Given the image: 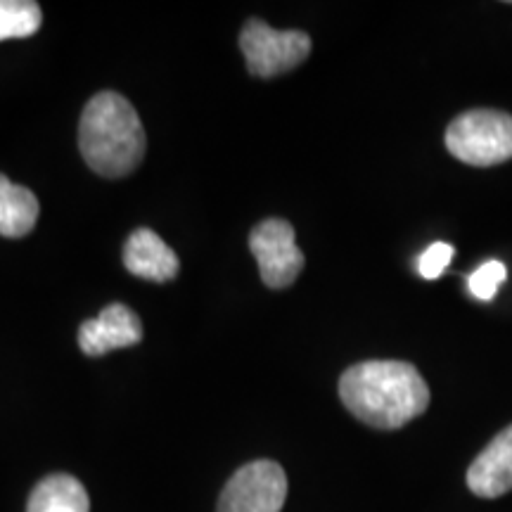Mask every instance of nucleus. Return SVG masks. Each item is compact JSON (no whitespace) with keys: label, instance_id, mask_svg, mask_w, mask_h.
Wrapping results in <instances>:
<instances>
[{"label":"nucleus","instance_id":"4468645a","mask_svg":"<svg viewBox=\"0 0 512 512\" xmlns=\"http://www.w3.org/2000/svg\"><path fill=\"white\" fill-rule=\"evenodd\" d=\"M453 254H456V249H453V245H448V242H434V245L427 247L418 259V271L422 278L425 280L441 278V273H444L448 264L453 261Z\"/></svg>","mask_w":512,"mask_h":512},{"label":"nucleus","instance_id":"9b49d317","mask_svg":"<svg viewBox=\"0 0 512 512\" xmlns=\"http://www.w3.org/2000/svg\"><path fill=\"white\" fill-rule=\"evenodd\" d=\"M36 219L38 200L34 192L0 174V235L24 238L34 230Z\"/></svg>","mask_w":512,"mask_h":512},{"label":"nucleus","instance_id":"20e7f679","mask_svg":"<svg viewBox=\"0 0 512 512\" xmlns=\"http://www.w3.org/2000/svg\"><path fill=\"white\" fill-rule=\"evenodd\" d=\"M240 48L249 74L268 79L299 67L311 53V36L304 31H278L261 19H249L240 34Z\"/></svg>","mask_w":512,"mask_h":512},{"label":"nucleus","instance_id":"f257e3e1","mask_svg":"<svg viewBox=\"0 0 512 512\" xmlns=\"http://www.w3.org/2000/svg\"><path fill=\"white\" fill-rule=\"evenodd\" d=\"M347 411L375 430H401L430 406V387L406 361L356 363L339 377Z\"/></svg>","mask_w":512,"mask_h":512},{"label":"nucleus","instance_id":"0eeeda50","mask_svg":"<svg viewBox=\"0 0 512 512\" xmlns=\"http://www.w3.org/2000/svg\"><path fill=\"white\" fill-rule=\"evenodd\" d=\"M143 339L140 318L126 304H110L98 318L79 328V347L86 356H105L107 351L136 347Z\"/></svg>","mask_w":512,"mask_h":512},{"label":"nucleus","instance_id":"ddd939ff","mask_svg":"<svg viewBox=\"0 0 512 512\" xmlns=\"http://www.w3.org/2000/svg\"><path fill=\"white\" fill-rule=\"evenodd\" d=\"M508 278V268L501 261H486L470 275V292L482 302H491L496 297L498 287Z\"/></svg>","mask_w":512,"mask_h":512},{"label":"nucleus","instance_id":"f03ea898","mask_svg":"<svg viewBox=\"0 0 512 512\" xmlns=\"http://www.w3.org/2000/svg\"><path fill=\"white\" fill-rule=\"evenodd\" d=\"M81 155L95 174L121 178L145 157V128L124 95L102 91L88 102L79 124Z\"/></svg>","mask_w":512,"mask_h":512},{"label":"nucleus","instance_id":"39448f33","mask_svg":"<svg viewBox=\"0 0 512 512\" xmlns=\"http://www.w3.org/2000/svg\"><path fill=\"white\" fill-rule=\"evenodd\" d=\"M287 498L285 470L273 460L242 465L221 491L216 512H280Z\"/></svg>","mask_w":512,"mask_h":512},{"label":"nucleus","instance_id":"1a4fd4ad","mask_svg":"<svg viewBox=\"0 0 512 512\" xmlns=\"http://www.w3.org/2000/svg\"><path fill=\"white\" fill-rule=\"evenodd\" d=\"M124 266L136 278L152 280V283L174 280L181 268L174 249L150 228L133 230L124 247Z\"/></svg>","mask_w":512,"mask_h":512},{"label":"nucleus","instance_id":"7ed1b4c3","mask_svg":"<svg viewBox=\"0 0 512 512\" xmlns=\"http://www.w3.org/2000/svg\"><path fill=\"white\" fill-rule=\"evenodd\" d=\"M446 147L458 162L496 166L512 159V114L470 110L446 128Z\"/></svg>","mask_w":512,"mask_h":512},{"label":"nucleus","instance_id":"f8f14e48","mask_svg":"<svg viewBox=\"0 0 512 512\" xmlns=\"http://www.w3.org/2000/svg\"><path fill=\"white\" fill-rule=\"evenodd\" d=\"M41 22V5L34 0H0V41L34 36Z\"/></svg>","mask_w":512,"mask_h":512},{"label":"nucleus","instance_id":"6e6552de","mask_svg":"<svg viewBox=\"0 0 512 512\" xmlns=\"http://www.w3.org/2000/svg\"><path fill=\"white\" fill-rule=\"evenodd\" d=\"M467 489L479 498H498L512 491V425L472 460Z\"/></svg>","mask_w":512,"mask_h":512},{"label":"nucleus","instance_id":"9d476101","mask_svg":"<svg viewBox=\"0 0 512 512\" xmlns=\"http://www.w3.org/2000/svg\"><path fill=\"white\" fill-rule=\"evenodd\" d=\"M27 512H91V498L72 475H50L31 491Z\"/></svg>","mask_w":512,"mask_h":512},{"label":"nucleus","instance_id":"423d86ee","mask_svg":"<svg viewBox=\"0 0 512 512\" xmlns=\"http://www.w3.org/2000/svg\"><path fill=\"white\" fill-rule=\"evenodd\" d=\"M249 249L259 264L261 278L273 290L290 287L304 268V254L294 240V228L283 219H266L254 226Z\"/></svg>","mask_w":512,"mask_h":512}]
</instances>
